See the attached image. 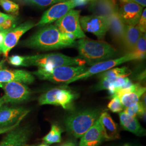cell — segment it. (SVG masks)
I'll list each match as a JSON object with an SVG mask.
<instances>
[{
	"instance_id": "obj_27",
	"label": "cell",
	"mask_w": 146,
	"mask_h": 146,
	"mask_svg": "<svg viewBox=\"0 0 146 146\" xmlns=\"http://www.w3.org/2000/svg\"><path fill=\"white\" fill-rule=\"evenodd\" d=\"M124 111L127 114L134 117L136 116L141 117L145 115L146 109L144 107V104L142 102L139 101L134 105L125 108Z\"/></svg>"
},
{
	"instance_id": "obj_43",
	"label": "cell",
	"mask_w": 146,
	"mask_h": 146,
	"mask_svg": "<svg viewBox=\"0 0 146 146\" xmlns=\"http://www.w3.org/2000/svg\"><path fill=\"white\" fill-rule=\"evenodd\" d=\"M123 146H131V145H130L129 144H128V143H126L125 145H124Z\"/></svg>"
},
{
	"instance_id": "obj_16",
	"label": "cell",
	"mask_w": 146,
	"mask_h": 146,
	"mask_svg": "<svg viewBox=\"0 0 146 146\" xmlns=\"http://www.w3.org/2000/svg\"><path fill=\"white\" fill-rule=\"evenodd\" d=\"M81 137L79 146H99L105 140L99 119Z\"/></svg>"
},
{
	"instance_id": "obj_1",
	"label": "cell",
	"mask_w": 146,
	"mask_h": 146,
	"mask_svg": "<svg viewBox=\"0 0 146 146\" xmlns=\"http://www.w3.org/2000/svg\"><path fill=\"white\" fill-rule=\"evenodd\" d=\"M21 45L41 50H50L76 47V42L69 40L55 25H50L43 27L21 42Z\"/></svg>"
},
{
	"instance_id": "obj_9",
	"label": "cell",
	"mask_w": 146,
	"mask_h": 146,
	"mask_svg": "<svg viewBox=\"0 0 146 146\" xmlns=\"http://www.w3.org/2000/svg\"><path fill=\"white\" fill-rule=\"evenodd\" d=\"M0 88L5 92L6 104H19L30 97L31 90L25 84L18 82L0 83Z\"/></svg>"
},
{
	"instance_id": "obj_19",
	"label": "cell",
	"mask_w": 146,
	"mask_h": 146,
	"mask_svg": "<svg viewBox=\"0 0 146 146\" xmlns=\"http://www.w3.org/2000/svg\"><path fill=\"white\" fill-rule=\"evenodd\" d=\"M89 10L94 15L107 18L118 10L116 3L111 0H92Z\"/></svg>"
},
{
	"instance_id": "obj_41",
	"label": "cell",
	"mask_w": 146,
	"mask_h": 146,
	"mask_svg": "<svg viewBox=\"0 0 146 146\" xmlns=\"http://www.w3.org/2000/svg\"><path fill=\"white\" fill-rule=\"evenodd\" d=\"M5 62V60H2L1 62H0V68H1L3 64V63Z\"/></svg>"
},
{
	"instance_id": "obj_40",
	"label": "cell",
	"mask_w": 146,
	"mask_h": 146,
	"mask_svg": "<svg viewBox=\"0 0 146 146\" xmlns=\"http://www.w3.org/2000/svg\"><path fill=\"white\" fill-rule=\"evenodd\" d=\"M64 145H65L66 146H76L75 145V144L73 143V142H68V143H66Z\"/></svg>"
},
{
	"instance_id": "obj_15",
	"label": "cell",
	"mask_w": 146,
	"mask_h": 146,
	"mask_svg": "<svg viewBox=\"0 0 146 146\" xmlns=\"http://www.w3.org/2000/svg\"><path fill=\"white\" fill-rule=\"evenodd\" d=\"M29 112V110L23 107L3 105L0 108V128L14 125L22 117L26 116Z\"/></svg>"
},
{
	"instance_id": "obj_42",
	"label": "cell",
	"mask_w": 146,
	"mask_h": 146,
	"mask_svg": "<svg viewBox=\"0 0 146 146\" xmlns=\"http://www.w3.org/2000/svg\"><path fill=\"white\" fill-rule=\"evenodd\" d=\"M48 146V145H47V144H45V143H43V144H41V145H37V146H34V145H33V146Z\"/></svg>"
},
{
	"instance_id": "obj_13",
	"label": "cell",
	"mask_w": 146,
	"mask_h": 146,
	"mask_svg": "<svg viewBox=\"0 0 146 146\" xmlns=\"http://www.w3.org/2000/svg\"><path fill=\"white\" fill-rule=\"evenodd\" d=\"M31 129L28 126L19 125L9 131L0 143V146H27L31 135Z\"/></svg>"
},
{
	"instance_id": "obj_39",
	"label": "cell",
	"mask_w": 146,
	"mask_h": 146,
	"mask_svg": "<svg viewBox=\"0 0 146 146\" xmlns=\"http://www.w3.org/2000/svg\"><path fill=\"white\" fill-rule=\"evenodd\" d=\"M119 1H120L121 4L129 3V2H131L133 1V0H119Z\"/></svg>"
},
{
	"instance_id": "obj_23",
	"label": "cell",
	"mask_w": 146,
	"mask_h": 146,
	"mask_svg": "<svg viewBox=\"0 0 146 146\" xmlns=\"http://www.w3.org/2000/svg\"><path fill=\"white\" fill-rule=\"evenodd\" d=\"M146 88L140 86L139 88L133 92L122 94L119 97L124 108L129 107L139 101L141 96L146 92Z\"/></svg>"
},
{
	"instance_id": "obj_18",
	"label": "cell",
	"mask_w": 146,
	"mask_h": 146,
	"mask_svg": "<svg viewBox=\"0 0 146 146\" xmlns=\"http://www.w3.org/2000/svg\"><path fill=\"white\" fill-rule=\"evenodd\" d=\"M107 20L109 24V30L114 41L118 44L122 45L125 35V25L122 20L118 10L108 16Z\"/></svg>"
},
{
	"instance_id": "obj_22",
	"label": "cell",
	"mask_w": 146,
	"mask_h": 146,
	"mask_svg": "<svg viewBox=\"0 0 146 146\" xmlns=\"http://www.w3.org/2000/svg\"><path fill=\"white\" fill-rule=\"evenodd\" d=\"M141 33L137 26H125V32L122 46L126 54L131 52L135 46Z\"/></svg>"
},
{
	"instance_id": "obj_21",
	"label": "cell",
	"mask_w": 146,
	"mask_h": 146,
	"mask_svg": "<svg viewBox=\"0 0 146 146\" xmlns=\"http://www.w3.org/2000/svg\"><path fill=\"white\" fill-rule=\"evenodd\" d=\"M119 117L120 124L123 129L139 136L145 135V129L141 126L136 117L131 116L125 111L119 113Z\"/></svg>"
},
{
	"instance_id": "obj_37",
	"label": "cell",
	"mask_w": 146,
	"mask_h": 146,
	"mask_svg": "<svg viewBox=\"0 0 146 146\" xmlns=\"http://www.w3.org/2000/svg\"><path fill=\"white\" fill-rule=\"evenodd\" d=\"M133 2L141 5L142 7H145L146 5V0H133Z\"/></svg>"
},
{
	"instance_id": "obj_6",
	"label": "cell",
	"mask_w": 146,
	"mask_h": 146,
	"mask_svg": "<svg viewBox=\"0 0 146 146\" xmlns=\"http://www.w3.org/2000/svg\"><path fill=\"white\" fill-rule=\"evenodd\" d=\"M77 95L66 88H53L41 95L38 99L40 105L51 104L62 107L64 110H70Z\"/></svg>"
},
{
	"instance_id": "obj_4",
	"label": "cell",
	"mask_w": 146,
	"mask_h": 146,
	"mask_svg": "<svg viewBox=\"0 0 146 146\" xmlns=\"http://www.w3.org/2000/svg\"><path fill=\"white\" fill-rule=\"evenodd\" d=\"M100 115L96 110H83L69 116L65 120L68 132L76 138H79L93 125Z\"/></svg>"
},
{
	"instance_id": "obj_32",
	"label": "cell",
	"mask_w": 146,
	"mask_h": 146,
	"mask_svg": "<svg viewBox=\"0 0 146 146\" xmlns=\"http://www.w3.org/2000/svg\"><path fill=\"white\" fill-rule=\"evenodd\" d=\"M142 33H145L146 31V9L142 11L140 19L136 25Z\"/></svg>"
},
{
	"instance_id": "obj_34",
	"label": "cell",
	"mask_w": 146,
	"mask_h": 146,
	"mask_svg": "<svg viewBox=\"0 0 146 146\" xmlns=\"http://www.w3.org/2000/svg\"><path fill=\"white\" fill-rule=\"evenodd\" d=\"M13 28L9 29H5V30L0 31V45H1L3 43V42L4 40H5V36L7 35V33L10 31L11 29H12Z\"/></svg>"
},
{
	"instance_id": "obj_30",
	"label": "cell",
	"mask_w": 146,
	"mask_h": 146,
	"mask_svg": "<svg viewBox=\"0 0 146 146\" xmlns=\"http://www.w3.org/2000/svg\"><path fill=\"white\" fill-rule=\"evenodd\" d=\"M24 1L39 7H47L48 5L55 4V3L66 2L70 0H24Z\"/></svg>"
},
{
	"instance_id": "obj_8",
	"label": "cell",
	"mask_w": 146,
	"mask_h": 146,
	"mask_svg": "<svg viewBox=\"0 0 146 146\" xmlns=\"http://www.w3.org/2000/svg\"><path fill=\"white\" fill-rule=\"evenodd\" d=\"M55 26L63 34H72L76 38H87L80 23V11L72 9L56 21Z\"/></svg>"
},
{
	"instance_id": "obj_45",
	"label": "cell",
	"mask_w": 146,
	"mask_h": 146,
	"mask_svg": "<svg viewBox=\"0 0 146 146\" xmlns=\"http://www.w3.org/2000/svg\"><path fill=\"white\" fill-rule=\"evenodd\" d=\"M111 1H112L113 2H115L116 3V0H111Z\"/></svg>"
},
{
	"instance_id": "obj_44",
	"label": "cell",
	"mask_w": 146,
	"mask_h": 146,
	"mask_svg": "<svg viewBox=\"0 0 146 146\" xmlns=\"http://www.w3.org/2000/svg\"><path fill=\"white\" fill-rule=\"evenodd\" d=\"M4 29L2 28V27L0 26V31H3Z\"/></svg>"
},
{
	"instance_id": "obj_3",
	"label": "cell",
	"mask_w": 146,
	"mask_h": 146,
	"mask_svg": "<svg viewBox=\"0 0 146 146\" xmlns=\"http://www.w3.org/2000/svg\"><path fill=\"white\" fill-rule=\"evenodd\" d=\"M86 62L79 58H72L60 53H49L25 56L23 66H37L50 70L61 66H84Z\"/></svg>"
},
{
	"instance_id": "obj_2",
	"label": "cell",
	"mask_w": 146,
	"mask_h": 146,
	"mask_svg": "<svg viewBox=\"0 0 146 146\" xmlns=\"http://www.w3.org/2000/svg\"><path fill=\"white\" fill-rule=\"evenodd\" d=\"M79 58L89 65L111 60L116 55L115 48L102 40L95 41L87 38H81L76 42Z\"/></svg>"
},
{
	"instance_id": "obj_28",
	"label": "cell",
	"mask_w": 146,
	"mask_h": 146,
	"mask_svg": "<svg viewBox=\"0 0 146 146\" xmlns=\"http://www.w3.org/2000/svg\"><path fill=\"white\" fill-rule=\"evenodd\" d=\"M0 5L8 13H17L19 10V5L11 0H0Z\"/></svg>"
},
{
	"instance_id": "obj_14",
	"label": "cell",
	"mask_w": 146,
	"mask_h": 146,
	"mask_svg": "<svg viewBox=\"0 0 146 146\" xmlns=\"http://www.w3.org/2000/svg\"><path fill=\"white\" fill-rule=\"evenodd\" d=\"M143 7L132 1L121 4L119 14L125 25L136 26L140 19Z\"/></svg>"
},
{
	"instance_id": "obj_10",
	"label": "cell",
	"mask_w": 146,
	"mask_h": 146,
	"mask_svg": "<svg viewBox=\"0 0 146 146\" xmlns=\"http://www.w3.org/2000/svg\"><path fill=\"white\" fill-rule=\"evenodd\" d=\"M81 28L84 31L93 33L99 40H103L109 31L107 18L99 16H84L80 18Z\"/></svg>"
},
{
	"instance_id": "obj_5",
	"label": "cell",
	"mask_w": 146,
	"mask_h": 146,
	"mask_svg": "<svg viewBox=\"0 0 146 146\" xmlns=\"http://www.w3.org/2000/svg\"><path fill=\"white\" fill-rule=\"evenodd\" d=\"M88 68L85 66H61L50 70L38 69L33 74L41 80L53 83H67L72 78L84 72Z\"/></svg>"
},
{
	"instance_id": "obj_26",
	"label": "cell",
	"mask_w": 146,
	"mask_h": 146,
	"mask_svg": "<svg viewBox=\"0 0 146 146\" xmlns=\"http://www.w3.org/2000/svg\"><path fill=\"white\" fill-rule=\"evenodd\" d=\"M146 33H142L137 42L136 44L133 52L139 58L143 60L146 57Z\"/></svg>"
},
{
	"instance_id": "obj_38",
	"label": "cell",
	"mask_w": 146,
	"mask_h": 146,
	"mask_svg": "<svg viewBox=\"0 0 146 146\" xmlns=\"http://www.w3.org/2000/svg\"><path fill=\"white\" fill-rule=\"evenodd\" d=\"M6 104L5 103V96H3L1 98H0V108L4 104Z\"/></svg>"
},
{
	"instance_id": "obj_31",
	"label": "cell",
	"mask_w": 146,
	"mask_h": 146,
	"mask_svg": "<svg viewBox=\"0 0 146 146\" xmlns=\"http://www.w3.org/2000/svg\"><path fill=\"white\" fill-rule=\"evenodd\" d=\"M9 63L14 66H23L25 62V56L18 55H12L8 58Z\"/></svg>"
},
{
	"instance_id": "obj_11",
	"label": "cell",
	"mask_w": 146,
	"mask_h": 146,
	"mask_svg": "<svg viewBox=\"0 0 146 146\" xmlns=\"http://www.w3.org/2000/svg\"><path fill=\"white\" fill-rule=\"evenodd\" d=\"M34 26H35L34 22L27 21L11 29L5 36L3 43L0 45V54L7 57L9 52L18 43L22 35Z\"/></svg>"
},
{
	"instance_id": "obj_24",
	"label": "cell",
	"mask_w": 146,
	"mask_h": 146,
	"mask_svg": "<svg viewBox=\"0 0 146 146\" xmlns=\"http://www.w3.org/2000/svg\"><path fill=\"white\" fill-rule=\"evenodd\" d=\"M62 132V131L58 126L52 125L50 131L43 137L42 140L44 143L47 145L59 143L61 141Z\"/></svg>"
},
{
	"instance_id": "obj_47",
	"label": "cell",
	"mask_w": 146,
	"mask_h": 146,
	"mask_svg": "<svg viewBox=\"0 0 146 146\" xmlns=\"http://www.w3.org/2000/svg\"><path fill=\"white\" fill-rule=\"evenodd\" d=\"M0 13H1V12H0Z\"/></svg>"
},
{
	"instance_id": "obj_12",
	"label": "cell",
	"mask_w": 146,
	"mask_h": 146,
	"mask_svg": "<svg viewBox=\"0 0 146 146\" xmlns=\"http://www.w3.org/2000/svg\"><path fill=\"white\" fill-rule=\"evenodd\" d=\"M76 7L73 0L58 3L52 5L43 14L36 25L38 26H44L56 21Z\"/></svg>"
},
{
	"instance_id": "obj_46",
	"label": "cell",
	"mask_w": 146,
	"mask_h": 146,
	"mask_svg": "<svg viewBox=\"0 0 146 146\" xmlns=\"http://www.w3.org/2000/svg\"><path fill=\"white\" fill-rule=\"evenodd\" d=\"M63 146H65V145H63Z\"/></svg>"
},
{
	"instance_id": "obj_20",
	"label": "cell",
	"mask_w": 146,
	"mask_h": 146,
	"mask_svg": "<svg viewBox=\"0 0 146 146\" xmlns=\"http://www.w3.org/2000/svg\"><path fill=\"white\" fill-rule=\"evenodd\" d=\"M99 119L104 131L105 140H114L119 138L117 125L108 113H102Z\"/></svg>"
},
{
	"instance_id": "obj_33",
	"label": "cell",
	"mask_w": 146,
	"mask_h": 146,
	"mask_svg": "<svg viewBox=\"0 0 146 146\" xmlns=\"http://www.w3.org/2000/svg\"><path fill=\"white\" fill-rule=\"evenodd\" d=\"M26 116L22 117L20 119H19V120L16 123H15L14 125H13L8 126V127H2V128H0V135L2 134H4V133H7V132H9V131H10L11 130H13V129L15 128L16 127H18L19 125H20L21 121L23 120V119Z\"/></svg>"
},
{
	"instance_id": "obj_29",
	"label": "cell",
	"mask_w": 146,
	"mask_h": 146,
	"mask_svg": "<svg viewBox=\"0 0 146 146\" xmlns=\"http://www.w3.org/2000/svg\"><path fill=\"white\" fill-rule=\"evenodd\" d=\"M108 109L113 113H120L124 109L119 98L114 96L108 104Z\"/></svg>"
},
{
	"instance_id": "obj_25",
	"label": "cell",
	"mask_w": 146,
	"mask_h": 146,
	"mask_svg": "<svg viewBox=\"0 0 146 146\" xmlns=\"http://www.w3.org/2000/svg\"><path fill=\"white\" fill-rule=\"evenodd\" d=\"M131 74L130 69L126 67L122 68H115L110 69L103 73H101L100 77L102 78H112V77H121L125 78L127 77Z\"/></svg>"
},
{
	"instance_id": "obj_17",
	"label": "cell",
	"mask_w": 146,
	"mask_h": 146,
	"mask_svg": "<svg viewBox=\"0 0 146 146\" xmlns=\"http://www.w3.org/2000/svg\"><path fill=\"white\" fill-rule=\"evenodd\" d=\"M35 78L31 73L23 70H8L0 68V83L18 82L24 84H31Z\"/></svg>"
},
{
	"instance_id": "obj_7",
	"label": "cell",
	"mask_w": 146,
	"mask_h": 146,
	"mask_svg": "<svg viewBox=\"0 0 146 146\" xmlns=\"http://www.w3.org/2000/svg\"><path fill=\"white\" fill-rule=\"evenodd\" d=\"M137 60H139V58L133 52H130L126 54L124 56L119 58L111 59L96 63L92 66L90 68H88L87 70H86L84 73L72 78L66 84H68L78 80L86 79L96 74L103 73L111 68H114L115 66H119L124 63Z\"/></svg>"
},
{
	"instance_id": "obj_36",
	"label": "cell",
	"mask_w": 146,
	"mask_h": 146,
	"mask_svg": "<svg viewBox=\"0 0 146 146\" xmlns=\"http://www.w3.org/2000/svg\"><path fill=\"white\" fill-rule=\"evenodd\" d=\"M73 1L74 2L76 7L84 5L86 3H87V2H88V0H73Z\"/></svg>"
},
{
	"instance_id": "obj_35",
	"label": "cell",
	"mask_w": 146,
	"mask_h": 146,
	"mask_svg": "<svg viewBox=\"0 0 146 146\" xmlns=\"http://www.w3.org/2000/svg\"><path fill=\"white\" fill-rule=\"evenodd\" d=\"M13 16L0 13V26L2 25L6 20L10 19Z\"/></svg>"
}]
</instances>
